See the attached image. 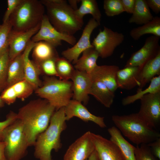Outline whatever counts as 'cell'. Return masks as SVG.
I'll return each instance as SVG.
<instances>
[{
    "instance_id": "obj_6",
    "label": "cell",
    "mask_w": 160,
    "mask_h": 160,
    "mask_svg": "<svg viewBox=\"0 0 160 160\" xmlns=\"http://www.w3.org/2000/svg\"><path fill=\"white\" fill-rule=\"evenodd\" d=\"M35 92L40 97L47 100L57 111L66 105L73 97L72 83L54 76H46L43 84Z\"/></svg>"
},
{
    "instance_id": "obj_25",
    "label": "cell",
    "mask_w": 160,
    "mask_h": 160,
    "mask_svg": "<svg viewBox=\"0 0 160 160\" xmlns=\"http://www.w3.org/2000/svg\"><path fill=\"white\" fill-rule=\"evenodd\" d=\"M89 94L93 95L97 101L108 108L111 107L115 97L114 93L103 83L95 81H93Z\"/></svg>"
},
{
    "instance_id": "obj_38",
    "label": "cell",
    "mask_w": 160,
    "mask_h": 160,
    "mask_svg": "<svg viewBox=\"0 0 160 160\" xmlns=\"http://www.w3.org/2000/svg\"><path fill=\"white\" fill-rule=\"evenodd\" d=\"M17 119V113L11 111L7 115L6 119L4 121H0V142L2 141L4 130Z\"/></svg>"
},
{
    "instance_id": "obj_1",
    "label": "cell",
    "mask_w": 160,
    "mask_h": 160,
    "mask_svg": "<svg viewBox=\"0 0 160 160\" xmlns=\"http://www.w3.org/2000/svg\"><path fill=\"white\" fill-rule=\"evenodd\" d=\"M55 110L47 100L41 99L19 109L17 119L21 123L29 146L34 145L38 136L47 128Z\"/></svg>"
},
{
    "instance_id": "obj_32",
    "label": "cell",
    "mask_w": 160,
    "mask_h": 160,
    "mask_svg": "<svg viewBox=\"0 0 160 160\" xmlns=\"http://www.w3.org/2000/svg\"><path fill=\"white\" fill-rule=\"evenodd\" d=\"M55 65L60 79L69 80L71 79L75 69L71 62L63 57H59L56 60Z\"/></svg>"
},
{
    "instance_id": "obj_23",
    "label": "cell",
    "mask_w": 160,
    "mask_h": 160,
    "mask_svg": "<svg viewBox=\"0 0 160 160\" xmlns=\"http://www.w3.org/2000/svg\"><path fill=\"white\" fill-rule=\"evenodd\" d=\"M110 140L118 146L125 160H136L135 151V147L131 144L123 137L118 129L112 126L108 129Z\"/></svg>"
},
{
    "instance_id": "obj_36",
    "label": "cell",
    "mask_w": 160,
    "mask_h": 160,
    "mask_svg": "<svg viewBox=\"0 0 160 160\" xmlns=\"http://www.w3.org/2000/svg\"><path fill=\"white\" fill-rule=\"evenodd\" d=\"M136 160H159L152 153L148 144H142L135 147Z\"/></svg>"
},
{
    "instance_id": "obj_8",
    "label": "cell",
    "mask_w": 160,
    "mask_h": 160,
    "mask_svg": "<svg viewBox=\"0 0 160 160\" xmlns=\"http://www.w3.org/2000/svg\"><path fill=\"white\" fill-rule=\"evenodd\" d=\"M124 39L122 33L104 26L103 30L99 31L91 44L99 57L106 58L113 54L116 48L123 42Z\"/></svg>"
},
{
    "instance_id": "obj_42",
    "label": "cell",
    "mask_w": 160,
    "mask_h": 160,
    "mask_svg": "<svg viewBox=\"0 0 160 160\" xmlns=\"http://www.w3.org/2000/svg\"><path fill=\"white\" fill-rule=\"evenodd\" d=\"M147 4L149 8H151L156 14H158L160 12V0H147Z\"/></svg>"
},
{
    "instance_id": "obj_43",
    "label": "cell",
    "mask_w": 160,
    "mask_h": 160,
    "mask_svg": "<svg viewBox=\"0 0 160 160\" xmlns=\"http://www.w3.org/2000/svg\"><path fill=\"white\" fill-rule=\"evenodd\" d=\"M6 143L4 141L0 142V160H7L4 154V150Z\"/></svg>"
},
{
    "instance_id": "obj_47",
    "label": "cell",
    "mask_w": 160,
    "mask_h": 160,
    "mask_svg": "<svg viewBox=\"0 0 160 160\" xmlns=\"http://www.w3.org/2000/svg\"><path fill=\"white\" fill-rule=\"evenodd\" d=\"M88 160V159H87V160Z\"/></svg>"
},
{
    "instance_id": "obj_29",
    "label": "cell",
    "mask_w": 160,
    "mask_h": 160,
    "mask_svg": "<svg viewBox=\"0 0 160 160\" xmlns=\"http://www.w3.org/2000/svg\"><path fill=\"white\" fill-rule=\"evenodd\" d=\"M148 34L160 37V17H154L152 20L142 26L132 29L129 35L135 40H138L143 36Z\"/></svg>"
},
{
    "instance_id": "obj_10",
    "label": "cell",
    "mask_w": 160,
    "mask_h": 160,
    "mask_svg": "<svg viewBox=\"0 0 160 160\" xmlns=\"http://www.w3.org/2000/svg\"><path fill=\"white\" fill-rule=\"evenodd\" d=\"M140 100L138 116L150 127L156 130L160 124V92L147 94Z\"/></svg>"
},
{
    "instance_id": "obj_33",
    "label": "cell",
    "mask_w": 160,
    "mask_h": 160,
    "mask_svg": "<svg viewBox=\"0 0 160 160\" xmlns=\"http://www.w3.org/2000/svg\"><path fill=\"white\" fill-rule=\"evenodd\" d=\"M12 29L9 20L0 24V56L9 50V37Z\"/></svg>"
},
{
    "instance_id": "obj_17",
    "label": "cell",
    "mask_w": 160,
    "mask_h": 160,
    "mask_svg": "<svg viewBox=\"0 0 160 160\" xmlns=\"http://www.w3.org/2000/svg\"><path fill=\"white\" fill-rule=\"evenodd\" d=\"M41 23L25 31L17 32L12 30L9 37V61L22 53V52L24 51L32 37L39 30Z\"/></svg>"
},
{
    "instance_id": "obj_46",
    "label": "cell",
    "mask_w": 160,
    "mask_h": 160,
    "mask_svg": "<svg viewBox=\"0 0 160 160\" xmlns=\"http://www.w3.org/2000/svg\"><path fill=\"white\" fill-rule=\"evenodd\" d=\"M5 103L2 100L0 96V109L4 106Z\"/></svg>"
},
{
    "instance_id": "obj_3",
    "label": "cell",
    "mask_w": 160,
    "mask_h": 160,
    "mask_svg": "<svg viewBox=\"0 0 160 160\" xmlns=\"http://www.w3.org/2000/svg\"><path fill=\"white\" fill-rule=\"evenodd\" d=\"M46 9L48 18L52 25L59 32L73 36L81 30L83 20L79 18L75 10L65 0H41Z\"/></svg>"
},
{
    "instance_id": "obj_45",
    "label": "cell",
    "mask_w": 160,
    "mask_h": 160,
    "mask_svg": "<svg viewBox=\"0 0 160 160\" xmlns=\"http://www.w3.org/2000/svg\"><path fill=\"white\" fill-rule=\"evenodd\" d=\"M88 160H99L95 150L89 157Z\"/></svg>"
},
{
    "instance_id": "obj_34",
    "label": "cell",
    "mask_w": 160,
    "mask_h": 160,
    "mask_svg": "<svg viewBox=\"0 0 160 160\" xmlns=\"http://www.w3.org/2000/svg\"><path fill=\"white\" fill-rule=\"evenodd\" d=\"M9 62L8 50L0 56V93L6 87Z\"/></svg>"
},
{
    "instance_id": "obj_41",
    "label": "cell",
    "mask_w": 160,
    "mask_h": 160,
    "mask_svg": "<svg viewBox=\"0 0 160 160\" xmlns=\"http://www.w3.org/2000/svg\"><path fill=\"white\" fill-rule=\"evenodd\" d=\"M124 11L132 14L134 9L135 0H121Z\"/></svg>"
},
{
    "instance_id": "obj_18",
    "label": "cell",
    "mask_w": 160,
    "mask_h": 160,
    "mask_svg": "<svg viewBox=\"0 0 160 160\" xmlns=\"http://www.w3.org/2000/svg\"><path fill=\"white\" fill-rule=\"evenodd\" d=\"M36 43L31 40L22 53L25 79L34 88L35 90L41 85L39 76L41 73L39 66L29 58L30 53Z\"/></svg>"
},
{
    "instance_id": "obj_7",
    "label": "cell",
    "mask_w": 160,
    "mask_h": 160,
    "mask_svg": "<svg viewBox=\"0 0 160 160\" xmlns=\"http://www.w3.org/2000/svg\"><path fill=\"white\" fill-rule=\"evenodd\" d=\"M2 141L6 143L4 154L7 160H20L29 146L20 121L17 119L4 130Z\"/></svg>"
},
{
    "instance_id": "obj_22",
    "label": "cell",
    "mask_w": 160,
    "mask_h": 160,
    "mask_svg": "<svg viewBox=\"0 0 160 160\" xmlns=\"http://www.w3.org/2000/svg\"><path fill=\"white\" fill-rule=\"evenodd\" d=\"M156 75H160V50L141 68L139 78L140 85L138 88L143 89Z\"/></svg>"
},
{
    "instance_id": "obj_44",
    "label": "cell",
    "mask_w": 160,
    "mask_h": 160,
    "mask_svg": "<svg viewBox=\"0 0 160 160\" xmlns=\"http://www.w3.org/2000/svg\"><path fill=\"white\" fill-rule=\"evenodd\" d=\"M80 0H68L69 4L74 10H76L77 8V4Z\"/></svg>"
},
{
    "instance_id": "obj_40",
    "label": "cell",
    "mask_w": 160,
    "mask_h": 160,
    "mask_svg": "<svg viewBox=\"0 0 160 160\" xmlns=\"http://www.w3.org/2000/svg\"><path fill=\"white\" fill-rule=\"evenodd\" d=\"M154 156L159 160L160 159V137L148 144Z\"/></svg>"
},
{
    "instance_id": "obj_20",
    "label": "cell",
    "mask_w": 160,
    "mask_h": 160,
    "mask_svg": "<svg viewBox=\"0 0 160 160\" xmlns=\"http://www.w3.org/2000/svg\"><path fill=\"white\" fill-rule=\"evenodd\" d=\"M34 90L33 87L24 79L5 88L0 96L5 103L10 105L15 102L17 98L23 100L27 98Z\"/></svg>"
},
{
    "instance_id": "obj_13",
    "label": "cell",
    "mask_w": 160,
    "mask_h": 160,
    "mask_svg": "<svg viewBox=\"0 0 160 160\" xmlns=\"http://www.w3.org/2000/svg\"><path fill=\"white\" fill-rule=\"evenodd\" d=\"M91 133L86 132L72 143L66 151L63 160L87 159L95 150Z\"/></svg>"
},
{
    "instance_id": "obj_26",
    "label": "cell",
    "mask_w": 160,
    "mask_h": 160,
    "mask_svg": "<svg viewBox=\"0 0 160 160\" xmlns=\"http://www.w3.org/2000/svg\"><path fill=\"white\" fill-rule=\"evenodd\" d=\"M82 53L81 56L75 64L74 68L90 74L97 65V61L99 57L98 54L93 47L86 49Z\"/></svg>"
},
{
    "instance_id": "obj_21",
    "label": "cell",
    "mask_w": 160,
    "mask_h": 160,
    "mask_svg": "<svg viewBox=\"0 0 160 160\" xmlns=\"http://www.w3.org/2000/svg\"><path fill=\"white\" fill-rule=\"evenodd\" d=\"M141 68L137 66L124 67L119 69L116 75L118 88L130 90L140 85V74Z\"/></svg>"
},
{
    "instance_id": "obj_19",
    "label": "cell",
    "mask_w": 160,
    "mask_h": 160,
    "mask_svg": "<svg viewBox=\"0 0 160 160\" xmlns=\"http://www.w3.org/2000/svg\"><path fill=\"white\" fill-rule=\"evenodd\" d=\"M119 67L116 65H97L90 74L92 81H100L114 93L118 88L116 75Z\"/></svg>"
},
{
    "instance_id": "obj_4",
    "label": "cell",
    "mask_w": 160,
    "mask_h": 160,
    "mask_svg": "<svg viewBox=\"0 0 160 160\" xmlns=\"http://www.w3.org/2000/svg\"><path fill=\"white\" fill-rule=\"evenodd\" d=\"M112 120L121 133L137 145L148 144L160 137L159 133L150 127L137 113L113 115Z\"/></svg>"
},
{
    "instance_id": "obj_39",
    "label": "cell",
    "mask_w": 160,
    "mask_h": 160,
    "mask_svg": "<svg viewBox=\"0 0 160 160\" xmlns=\"http://www.w3.org/2000/svg\"><path fill=\"white\" fill-rule=\"evenodd\" d=\"M23 0H7V8L4 15L3 23L7 21L11 15L14 12Z\"/></svg>"
},
{
    "instance_id": "obj_16",
    "label": "cell",
    "mask_w": 160,
    "mask_h": 160,
    "mask_svg": "<svg viewBox=\"0 0 160 160\" xmlns=\"http://www.w3.org/2000/svg\"><path fill=\"white\" fill-rule=\"evenodd\" d=\"M71 79L72 83L73 99L83 103L84 105H87L93 82L90 74L75 69Z\"/></svg>"
},
{
    "instance_id": "obj_31",
    "label": "cell",
    "mask_w": 160,
    "mask_h": 160,
    "mask_svg": "<svg viewBox=\"0 0 160 160\" xmlns=\"http://www.w3.org/2000/svg\"><path fill=\"white\" fill-rule=\"evenodd\" d=\"M150 82L149 85L145 89L138 88L135 94L123 98L122 100V104L124 106L133 103L137 100H140L147 94L160 92V75L154 77Z\"/></svg>"
},
{
    "instance_id": "obj_28",
    "label": "cell",
    "mask_w": 160,
    "mask_h": 160,
    "mask_svg": "<svg viewBox=\"0 0 160 160\" xmlns=\"http://www.w3.org/2000/svg\"><path fill=\"white\" fill-rule=\"evenodd\" d=\"M25 79L22 53L9 61L6 87Z\"/></svg>"
},
{
    "instance_id": "obj_12",
    "label": "cell",
    "mask_w": 160,
    "mask_h": 160,
    "mask_svg": "<svg viewBox=\"0 0 160 160\" xmlns=\"http://www.w3.org/2000/svg\"><path fill=\"white\" fill-rule=\"evenodd\" d=\"M160 37L154 35L148 37L139 50L132 54L124 67L137 66L141 68L148 60L154 57L160 50Z\"/></svg>"
},
{
    "instance_id": "obj_27",
    "label": "cell",
    "mask_w": 160,
    "mask_h": 160,
    "mask_svg": "<svg viewBox=\"0 0 160 160\" xmlns=\"http://www.w3.org/2000/svg\"><path fill=\"white\" fill-rule=\"evenodd\" d=\"M145 0H135L133 12L128 20L130 23L143 25L153 18Z\"/></svg>"
},
{
    "instance_id": "obj_11",
    "label": "cell",
    "mask_w": 160,
    "mask_h": 160,
    "mask_svg": "<svg viewBox=\"0 0 160 160\" xmlns=\"http://www.w3.org/2000/svg\"><path fill=\"white\" fill-rule=\"evenodd\" d=\"M100 25L94 19H90L84 28L78 41L72 47L62 52L63 57L75 64L81 53L89 48L93 47L90 40L91 36L94 30Z\"/></svg>"
},
{
    "instance_id": "obj_24",
    "label": "cell",
    "mask_w": 160,
    "mask_h": 160,
    "mask_svg": "<svg viewBox=\"0 0 160 160\" xmlns=\"http://www.w3.org/2000/svg\"><path fill=\"white\" fill-rule=\"evenodd\" d=\"M32 49L33 61L37 65L47 60L59 57L55 47L45 41L36 43Z\"/></svg>"
},
{
    "instance_id": "obj_9",
    "label": "cell",
    "mask_w": 160,
    "mask_h": 160,
    "mask_svg": "<svg viewBox=\"0 0 160 160\" xmlns=\"http://www.w3.org/2000/svg\"><path fill=\"white\" fill-rule=\"evenodd\" d=\"M31 40L35 43L45 41L55 48L61 45L62 41L72 46L76 42V39L74 36L62 33L56 30L50 23L47 15L45 14L41 20L39 30L32 37Z\"/></svg>"
},
{
    "instance_id": "obj_37",
    "label": "cell",
    "mask_w": 160,
    "mask_h": 160,
    "mask_svg": "<svg viewBox=\"0 0 160 160\" xmlns=\"http://www.w3.org/2000/svg\"><path fill=\"white\" fill-rule=\"evenodd\" d=\"M57 58L47 60L37 65L41 73L48 76L58 77L55 65V60Z\"/></svg>"
},
{
    "instance_id": "obj_5",
    "label": "cell",
    "mask_w": 160,
    "mask_h": 160,
    "mask_svg": "<svg viewBox=\"0 0 160 160\" xmlns=\"http://www.w3.org/2000/svg\"><path fill=\"white\" fill-rule=\"evenodd\" d=\"M45 8L40 0H23L9 19L12 30L25 31L40 24Z\"/></svg>"
},
{
    "instance_id": "obj_30",
    "label": "cell",
    "mask_w": 160,
    "mask_h": 160,
    "mask_svg": "<svg viewBox=\"0 0 160 160\" xmlns=\"http://www.w3.org/2000/svg\"><path fill=\"white\" fill-rule=\"evenodd\" d=\"M79 8L75 10L78 17L83 20L84 17L87 14H90L92 18L100 24L102 15L98 4L95 0H81Z\"/></svg>"
},
{
    "instance_id": "obj_2",
    "label": "cell",
    "mask_w": 160,
    "mask_h": 160,
    "mask_svg": "<svg viewBox=\"0 0 160 160\" xmlns=\"http://www.w3.org/2000/svg\"><path fill=\"white\" fill-rule=\"evenodd\" d=\"M64 107L55 111L47 128L38 136L34 146V156L39 160H53L51 153L57 152L62 144L60 136L67 127Z\"/></svg>"
},
{
    "instance_id": "obj_15",
    "label": "cell",
    "mask_w": 160,
    "mask_h": 160,
    "mask_svg": "<svg viewBox=\"0 0 160 160\" xmlns=\"http://www.w3.org/2000/svg\"><path fill=\"white\" fill-rule=\"evenodd\" d=\"M64 108L66 121L76 117L85 122H92L102 128L106 127L103 117L92 114L79 101L71 100Z\"/></svg>"
},
{
    "instance_id": "obj_14",
    "label": "cell",
    "mask_w": 160,
    "mask_h": 160,
    "mask_svg": "<svg viewBox=\"0 0 160 160\" xmlns=\"http://www.w3.org/2000/svg\"><path fill=\"white\" fill-rule=\"evenodd\" d=\"M91 136L99 160H125L118 146L110 140L92 132Z\"/></svg>"
},
{
    "instance_id": "obj_35",
    "label": "cell",
    "mask_w": 160,
    "mask_h": 160,
    "mask_svg": "<svg viewBox=\"0 0 160 160\" xmlns=\"http://www.w3.org/2000/svg\"><path fill=\"white\" fill-rule=\"evenodd\" d=\"M103 9L108 17L118 15L124 12L121 0H104Z\"/></svg>"
}]
</instances>
